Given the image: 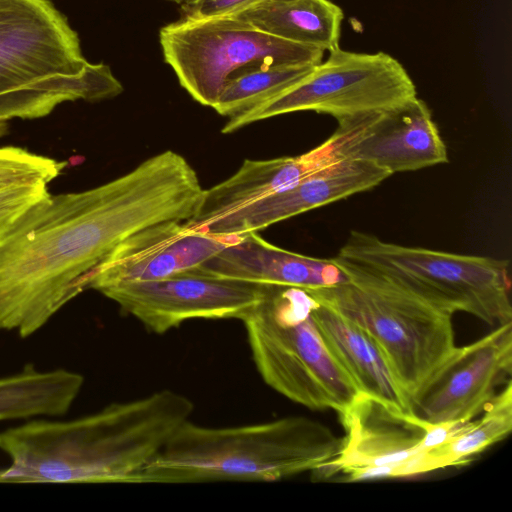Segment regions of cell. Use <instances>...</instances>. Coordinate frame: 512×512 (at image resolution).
<instances>
[{"label": "cell", "mask_w": 512, "mask_h": 512, "mask_svg": "<svg viewBox=\"0 0 512 512\" xmlns=\"http://www.w3.org/2000/svg\"><path fill=\"white\" fill-rule=\"evenodd\" d=\"M203 190L190 163L166 150L104 184L31 205L0 235V330L36 333L86 290L90 272L122 240L188 221Z\"/></svg>", "instance_id": "cell-1"}, {"label": "cell", "mask_w": 512, "mask_h": 512, "mask_svg": "<svg viewBox=\"0 0 512 512\" xmlns=\"http://www.w3.org/2000/svg\"><path fill=\"white\" fill-rule=\"evenodd\" d=\"M193 410L189 398L164 389L73 420L8 428L0 432V450L10 459L0 483L136 484Z\"/></svg>", "instance_id": "cell-2"}, {"label": "cell", "mask_w": 512, "mask_h": 512, "mask_svg": "<svg viewBox=\"0 0 512 512\" xmlns=\"http://www.w3.org/2000/svg\"><path fill=\"white\" fill-rule=\"evenodd\" d=\"M342 441L304 416L220 428L187 420L139 472L136 484L279 481L323 469Z\"/></svg>", "instance_id": "cell-3"}, {"label": "cell", "mask_w": 512, "mask_h": 512, "mask_svg": "<svg viewBox=\"0 0 512 512\" xmlns=\"http://www.w3.org/2000/svg\"><path fill=\"white\" fill-rule=\"evenodd\" d=\"M110 67L89 62L52 0H0V120L37 119L66 102L115 97Z\"/></svg>", "instance_id": "cell-4"}, {"label": "cell", "mask_w": 512, "mask_h": 512, "mask_svg": "<svg viewBox=\"0 0 512 512\" xmlns=\"http://www.w3.org/2000/svg\"><path fill=\"white\" fill-rule=\"evenodd\" d=\"M304 288L265 285L262 300L242 319L264 382L309 409L338 413L360 394L325 342Z\"/></svg>", "instance_id": "cell-5"}, {"label": "cell", "mask_w": 512, "mask_h": 512, "mask_svg": "<svg viewBox=\"0 0 512 512\" xmlns=\"http://www.w3.org/2000/svg\"><path fill=\"white\" fill-rule=\"evenodd\" d=\"M331 259L347 279L307 290L373 338L410 402L457 347L453 315L379 275Z\"/></svg>", "instance_id": "cell-6"}, {"label": "cell", "mask_w": 512, "mask_h": 512, "mask_svg": "<svg viewBox=\"0 0 512 512\" xmlns=\"http://www.w3.org/2000/svg\"><path fill=\"white\" fill-rule=\"evenodd\" d=\"M333 259L379 275L452 315L466 312L496 326L512 321L507 260L402 246L356 230Z\"/></svg>", "instance_id": "cell-7"}, {"label": "cell", "mask_w": 512, "mask_h": 512, "mask_svg": "<svg viewBox=\"0 0 512 512\" xmlns=\"http://www.w3.org/2000/svg\"><path fill=\"white\" fill-rule=\"evenodd\" d=\"M159 41L165 62L198 103L213 107L227 79L253 64L322 62L324 51L256 28L239 15L187 17L163 26Z\"/></svg>", "instance_id": "cell-8"}, {"label": "cell", "mask_w": 512, "mask_h": 512, "mask_svg": "<svg viewBox=\"0 0 512 512\" xmlns=\"http://www.w3.org/2000/svg\"><path fill=\"white\" fill-rule=\"evenodd\" d=\"M301 81L277 96L229 118L222 133L298 111H314L337 121L394 108L417 97L403 65L385 52L357 53L336 47Z\"/></svg>", "instance_id": "cell-9"}, {"label": "cell", "mask_w": 512, "mask_h": 512, "mask_svg": "<svg viewBox=\"0 0 512 512\" xmlns=\"http://www.w3.org/2000/svg\"><path fill=\"white\" fill-rule=\"evenodd\" d=\"M338 414L346 431L341 450L314 473L328 477L341 472L350 481L428 473L427 453L459 428L457 422L427 423L362 393Z\"/></svg>", "instance_id": "cell-10"}, {"label": "cell", "mask_w": 512, "mask_h": 512, "mask_svg": "<svg viewBox=\"0 0 512 512\" xmlns=\"http://www.w3.org/2000/svg\"><path fill=\"white\" fill-rule=\"evenodd\" d=\"M265 285L227 279L197 267L170 277L100 291L145 328L163 334L192 319L241 320L264 296Z\"/></svg>", "instance_id": "cell-11"}, {"label": "cell", "mask_w": 512, "mask_h": 512, "mask_svg": "<svg viewBox=\"0 0 512 512\" xmlns=\"http://www.w3.org/2000/svg\"><path fill=\"white\" fill-rule=\"evenodd\" d=\"M511 372L512 321L456 347L410 398V412L431 424L470 421L494 398L496 388L511 379Z\"/></svg>", "instance_id": "cell-12"}, {"label": "cell", "mask_w": 512, "mask_h": 512, "mask_svg": "<svg viewBox=\"0 0 512 512\" xmlns=\"http://www.w3.org/2000/svg\"><path fill=\"white\" fill-rule=\"evenodd\" d=\"M239 236L218 235L185 221H163L122 240L90 272L85 289L155 281L198 267Z\"/></svg>", "instance_id": "cell-13"}, {"label": "cell", "mask_w": 512, "mask_h": 512, "mask_svg": "<svg viewBox=\"0 0 512 512\" xmlns=\"http://www.w3.org/2000/svg\"><path fill=\"white\" fill-rule=\"evenodd\" d=\"M391 176L369 162L342 159L295 185L224 213L201 228L218 235L241 236L354 194L370 190Z\"/></svg>", "instance_id": "cell-14"}, {"label": "cell", "mask_w": 512, "mask_h": 512, "mask_svg": "<svg viewBox=\"0 0 512 512\" xmlns=\"http://www.w3.org/2000/svg\"><path fill=\"white\" fill-rule=\"evenodd\" d=\"M359 131V120L338 121L335 132L319 146L297 156L246 159L226 180L203 190L194 215L185 221L200 228L224 213L285 190L317 170L346 159L344 152Z\"/></svg>", "instance_id": "cell-15"}, {"label": "cell", "mask_w": 512, "mask_h": 512, "mask_svg": "<svg viewBox=\"0 0 512 512\" xmlns=\"http://www.w3.org/2000/svg\"><path fill=\"white\" fill-rule=\"evenodd\" d=\"M344 156L369 162L390 175L448 161L446 145L431 111L417 97L394 108L369 114Z\"/></svg>", "instance_id": "cell-16"}, {"label": "cell", "mask_w": 512, "mask_h": 512, "mask_svg": "<svg viewBox=\"0 0 512 512\" xmlns=\"http://www.w3.org/2000/svg\"><path fill=\"white\" fill-rule=\"evenodd\" d=\"M197 268L221 278L304 289L329 287L347 279L332 259L282 249L258 232L239 236Z\"/></svg>", "instance_id": "cell-17"}, {"label": "cell", "mask_w": 512, "mask_h": 512, "mask_svg": "<svg viewBox=\"0 0 512 512\" xmlns=\"http://www.w3.org/2000/svg\"><path fill=\"white\" fill-rule=\"evenodd\" d=\"M315 300L312 310L314 321L359 392L410 412L409 398L373 338L357 324Z\"/></svg>", "instance_id": "cell-18"}, {"label": "cell", "mask_w": 512, "mask_h": 512, "mask_svg": "<svg viewBox=\"0 0 512 512\" xmlns=\"http://www.w3.org/2000/svg\"><path fill=\"white\" fill-rule=\"evenodd\" d=\"M237 15L265 33L329 52L339 46L344 18L330 0H266Z\"/></svg>", "instance_id": "cell-19"}, {"label": "cell", "mask_w": 512, "mask_h": 512, "mask_svg": "<svg viewBox=\"0 0 512 512\" xmlns=\"http://www.w3.org/2000/svg\"><path fill=\"white\" fill-rule=\"evenodd\" d=\"M83 383L77 372L39 371L27 364L19 373L0 378V421L64 415Z\"/></svg>", "instance_id": "cell-20"}, {"label": "cell", "mask_w": 512, "mask_h": 512, "mask_svg": "<svg viewBox=\"0 0 512 512\" xmlns=\"http://www.w3.org/2000/svg\"><path fill=\"white\" fill-rule=\"evenodd\" d=\"M314 66L261 63L243 67L227 79L212 108L229 118L245 113L301 81Z\"/></svg>", "instance_id": "cell-21"}, {"label": "cell", "mask_w": 512, "mask_h": 512, "mask_svg": "<svg viewBox=\"0 0 512 512\" xmlns=\"http://www.w3.org/2000/svg\"><path fill=\"white\" fill-rule=\"evenodd\" d=\"M477 421H468L442 445L430 450L432 471L465 465L473 456L504 439L512 429V381L497 393Z\"/></svg>", "instance_id": "cell-22"}, {"label": "cell", "mask_w": 512, "mask_h": 512, "mask_svg": "<svg viewBox=\"0 0 512 512\" xmlns=\"http://www.w3.org/2000/svg\"><path fill=\"white\" fill-rule=\"evenodd\" d=\"M66 163L14 146L0 147V189L23 185H48Z\"/></svg>", "instance_id": "cell-23"}, {"label": "cell", "mask_w": 512, "mask_h": 512, "mask_svg": "<svg viewBox=\"0 0 512 512\" xmlns=\"http://www.w3.org/2000/svg\"><path fill=\"white\" fill-rule=\"evenodd\" d=\"M49 193L48 185H23L0 189V235L24 211Z\"/></svg>", "instance_id": "cell-24"}, {"label": "cell", "mask_w": 512, "mask_h": 512, "mask_svg": "<svg viewBox=\"0 0 512 512\" xmlns=\"http://www.w3.org/2000/svg\"><path fill=\"white\" fill-rule=\"evenodd\" d=\"M266 0H201L193 5L181 7L183 16L203 18L222 15H237Z\"/></svg>", "instance_id": "cell-25"}, {"label": "cell", "mask_w": 512, "mask_h": 512, "mask_svg": "<svg viewBox=\"0 0 512 512\" xmlns=\"http://www.w3.org/2000/svg\"><path fill=\"white\" fill-rule=\"evenodd\" d=\"M168 1L175 2L179 5H181V7H184V6L193 5L201 0H168Z\"/></svg>", "instance_id": "cell-26"}, {"label": "cell", "mask_w": 512, "mask_h": 512, "mask_svg": "<svg viewBox=\"0 0 512 512\" xmlns=\"http://www.w3.org/2000/svg\"><path fill=\"white\" fill-rule=\"evenodd\" d=\"M8 131L7 121L0 120V138L3 137Z\"/></svg>", "instance_id": "cell-27"}]
</instances>
